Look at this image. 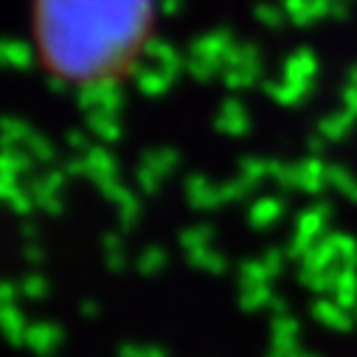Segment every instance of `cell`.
<instances>
[{
  "mask_svg": "<svg viewBox=\"0 0 357 357\" xmlns=\"http://www.w3.org/2000/svg\"><path fill=\"white\" fill-rule=\"evenodd\" d=\"M146 17V0H37L45 56L68 79L116 73L138 51Z\"/></svg>",
  "mask_w": 357,
  "mask_h": 357,
  "instance_id": "cell-1",
  "label": "cell"
}]
</instances>
